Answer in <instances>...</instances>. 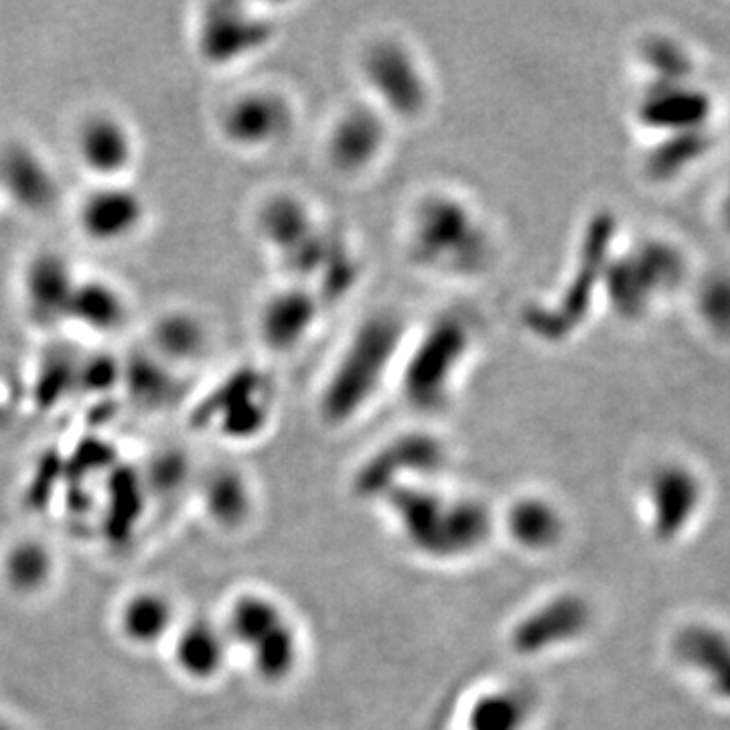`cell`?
I'll use <instances>...</instances> for the list:
<instances>
[{
	"label": "cell",
	"instance_id": "obj_1",
	"mask_svg": "<svg viewBox=\"0 0 730 730\" xmlns=\"http://www.w3.org/2000/svg\"><path fill=\"white\" fill-rule=\"evenodd\" d=\"M382 501L410 550L436 562L473 557L496 528L494 514L477 497L448 494L433 482L400 489Z\"/></svg>",
	"mask_w": 730,
	"mask_h": 730
},
{
	"label": "cell",
	"instance_id": "obj_2",
	"mask_svg": "<svg viewBox=\"0 0 730 730\" xmlns=\"http://www.w3.org/2000/svg\"><path fill=\"white\" fill-rule=\"evenodd\" d=\"M220 623L232 654L246 659L256 680L278 686L297 674L305 656V637L295 615L273 594H235Z\"/></svg>",
	"mask_w": 730,
	"mask_h": 730
},
{
	"label": "cell",
	"instance_id": "obj_3",
	"mask_svg": "<svg viewBox=\"0 0 730 730\" xmlns=\"http://www.w3.org/2000/svg\"><path fill=\"white\" fill-rule=\"evenodd\" d=\"M402 337L404 327L394 315H375L361 322L322 385V421L343 426L368 409L388 378L392 359L400 353Z\"/></svg>",
	"mask_w": 730,
	"mask_h": 730
},
{
	"label": "cell",
	"instance_id": "obj_4",
	"mask_svg": "<svg viewBox=\"0 0 730 730\" xmlns=\"http://www.w3.org/2000/svg\"><path fill=\"white\" fill-rule=\"evenodd\" d=\"M409 242L412 256L441 274L479 273L491 254L485 223L469 201L451 193L421 199L410 218Z\"/></svg>",
	"mask_w": 730,
	"mask_h": 730
},
{
	"label": "cell",
	"instance_id": "obj_5",
	"mask_svg": "<svg viewBox=\"0 0 730 730\" xmlns=\"http://www.w3.org/2000/svg\"><path fill=\"white\" fill-rule=\"evenodd\" d=\"M470 327L457 317L433 322L429 334L410 353L402 392L412 409L441 412L451 402L458 373L470 356Z\"/></svg>",
	"mask_w": 730,
	"mask_h": 730
},
{
	"label": "cell",
	"instance_id": "obj_6",
	"mask_svg": "<svg viewBox=\"0 0 730 730\" xmlns=\"http://www.w3.org/2000/svg\"><path fill=\"white\" fill-rule=\"evenodd\" d=\"M613 278L609 298L625 317H642L649 313L657 300L678 290L686 264L680 250L668 242L647 240L639 242L630 254H623L615 271L606 273Z\"/></svg>",
	"mask_w": 730,
	"mask_h": 730
},
{
	"label": "cell",
	"instance_id": "obj_7",
	"mask_svg": "<svg viewBox=\"0 0 730 730\" xmlns=\"http://www.w3.org/2000/svg\"><path fill=\"white\" fill-rule=\"evenodd\" d=\"M593 611L576 593H557L528 609L509 630L511 652L523 659L552 656L581 642L591 630Z\"/></svg>",
	"mask_w": 730,
	"mask_h": 730
},
{
	"label": "cell",
	"instance_id": "obj_8",
	"mask_svg": "<svg viewBox=\"0 0 730 730\" xmlns=\"http://www.w3.org/2000/svg\"><path fill=\"white\" fill-rule=\"evenodd\" d=\"M218 126L234 149L261 152L281 145L295 126V108L285 94L271 87H252L228 99Z\"/></svg>",
	"mask_w": 730,
	"mask_h": 730
},
{
	"label": "cell",
	"instance_id": "obj_9",
	"mask_svg": "<svg viewBox=\"0 0 730 730\" xmlns=\"http://www.w3.org/2000/svg\"><path fill=\"white\" fill-rule=\"evenodd\" d=\"M363 74L385 116L421 118L431 104V84L414 53L400 41H378L363 57Z\"/></svg>",
	"mask_w": 730,
	"mask_h": 730
},
{
	"label": "cell",
	"instance_id": "obj_10",
	"mask_svg": "<svg viewBox=\"0 0 730 730\" xmlns=\"http://www.w3.org/2000/svg\"><path fill=\"white\" fill-rule=\"evenodd\" d=\"M147 220V199L128 181L94 183L75 210L77 230L96 246L128 244L145 230Z\"/></svg>",
	"mask_w": 730,
	"mask_h": 730
},
{
	"label": "cell",
	"instance_id": "obj_11",
	"mask_svg": "<svg viewBox=\"0 0 730 730\" xmlns=\"http://www.w3.org/2000/svg\"><path fill=\"white\" fill-rule=\"evenodd\" d=\"M74 152L94 183L126 181L138 159V138L125 116L87 112L74 130Z\"/></svg>",
	"mask_w": 730,
	"mask_h": 730
},
{
	"label": "cell",
	"instance_id": "obj_12",
	"mask_svg": "<svg viewBox=\"0 0 730 730\" xmlns=\"http://www.w3.org/2000/svg\"><path fill=\"white\" fill-rule=\"evenodd\" d=\"M443 443L429 434H409L388 445L359 473L358 487L366 496L385 499L412 485L431 483L445 465Z\"/></svg>",
	"mask_w": 730,
	"mask_h": 730
},
{
	"label": "cell",
	"instance_id": "obj_13",
	"mask_svg": "<svg viewBox=\"0 0 730 730\" xmlns=\"http://www.w3.org/2000/svg\"><path fill=\"white\" fill-rule=\"evenodd\" d=\"M273 39L266 17L252 13L244 4H210L199 14L195 47L205 62L230 67L246 62Z\"/></svg>",
	"mask_w": 730,
	"mask_h": 730
},
{
	"label": "cell",
	"instance_id": "obj_14",
	"mask_svg": "<svg viewBox=\"0 0 730 730\" xmlns=\"http://www.w3.org/2000/svg\"><path fill=\"white\" fill-rule=\"evenodd\" d=\"M72 262L57 252H39L21 276V300L33 325L53 329L67 322L75 288L80 285Z\"/></svg>",
	"mask_w": 730,
	"mask_h": 730
},
{
	"label": "cell",
	"instance_id": "obj_15",
	"mask_svg": "<svg viewBox=\"0 0 730 730\" xmlns=\"http://www.w3.org/2000/svg\"><path fill=\"white\" fill-rule=\"evenodd\" d=\"M213 424L225 441H252L273 419V394L261 373L240 372L223 382L213 398Z\"/></svg>",
	"mask_w": 730,
	"mask_h": 730
},
{
	"label": "cell",
	"instance_id": "obj_16",
	"mask_svg": "<svg viewBox=\"0 0 730 730\" xmlns=\"http://www.w3.org/2000/svg\"><path fill=\"white\" fill-rule=\"evenodd\" d=\"M169 654L181 678L191 684H211L222 676L232 647L220 620L193 617L179 623L169 642Z\"/></svg>",
	"mask_w": 730,
	"mask_h": 730
},
{
	"label": "cell",
	"instance_id": "obj_17",
	"mask_svg": "<svg viewBox=\"0 0 730 730\" xmlns=\"http://www.w3.org/2000/svg\"><path fill=\"white\" fill-rule=\"evenodd\" d=\"M181 623L171 594L147 586L126 594L116 609V630L135 649H155L169 644Z\"/></svg>",
	"mask_w": 730,
	"mask_h": 730
},
{
	"label": "cell",
	"instance_id": "obj_18",
	"mask_svg": "<svg viewBox=\"0 0 730 730\" xmlns=\"http://www.w3.org/2000/svg\"><path fill=\"white\" fill-rule=\"evenodd\" d=\"M385 140L388 133L380 110L349 108L331 128L327 140L329 161L341 173H361L380 159Z\"/></svg>",
	"mask_w": 730,
	"mask_h": 730
},
{
	"label": "cell",
	"instance_id": "obj_19",
	"mask_svg": "<svg viewBox=\"0 0 730 730\" xmlns=\"http://www.w3.org/2000/svg\"><path fill=\"white\" fill-rule=\"evenodd\" d=\"M504 532L523 552L544 554L564 542L569 520L550 497L526 494L509 504L501 518Z\"/></svg>",
	"mask_w": 730,
	"mask_h": 730
},
{
	"label": "cell",
	"instance_id": "obj_20",
	"mask_svg": "<svg viewBox=\"0 0 730 730\" xmlns=\"http://www.w3.org/2000/svg\"><path fill=\"white\" fill-rule=\"evenodd\" d=\"M0 193L23 210L47 211L57 199V179L38 150L13 145L0 152Z\"/></svg>",
	"mask_w": 730,
	"mask_h": 730
},
{
	"label": "cell",
	"instance_id": "obj_21",
	"mask_svg": "<svg viewBox=\"0 0 730 730\" xmlns=\"http://www.w3.org/2000/svg\"><path fill=\"white\" fill-rule=\"evenodd\" d=\"M317 300L305 288H285L266 298L258 317L264 346L273 351H290L305 343L317 321Z\"/></svg>",
	"mask_w": 730,
	"mask_h": 730
},
{
	"label": "cell",
	"instance_id": "obj_22",
	"mask_svg": "<svg viewBox=\"0 0 730 730\" xmlns=\"http://www.w3.org/2000/svg\"><path fill=\"white\" fill-rule=\"evenodd\" d=\"M536 698L520 684H497L475 694L461 717L463 730H530Z\"/></svg>",
	"mask_w": 730,
	"mask_h": 730
},
{
	"label": "cell",
	"instance_id": "obj_23",
	"mask_svg": "<svg viewBox=\"0 0 730 730\" xmlns=\"http://www.w3.org/2000/svg\"><path fill=\"white\" fill-rule=\"evenodd\" d=\"M210 329L195 313L186 309L161 315L150 331V353L171 368L189 366L210 349Z\"/></svg>",
	"mask_w": 730,
	"mask_h": 730
},
{
	"label": "cell",
	"instance_id": "obj_24",
	"mask_svg": "<svg viewBox=\"0 0 730 730\" xmlns=\"http://www.w3.org/2000/svg\"><path fill=\"white\" fill-rule=\"evenodd\" d=\"M130 315V305L118 286L102 278H80L67 322H80L89 334H118Z\"/></svg>",
	"mask_w": 730,
	"mask_h": 730
},
{
	"label": "cell",
	"instance_id": "obj_25",
	"mask_svg": "<svg viewBox=\"0 0 730 730\" xmlns=\"http://www.w3.org/2000/svg\"><path fill=\"white\" fill-rule=\"evenodd\" d=\"M203 508L223 530L242 528L254 511V491L235 469H218L203 483Z\"/></svg>",
	"mask_w": 730,
	"mask_h": 730
},
{
	"label": "cell",
	"instance_id": "obj_26",
	"mask_svg": "<svg viewBox=\"0 0 730 730\" xmlns=\"http://www.w3.org/2000/svg\"><path fill=\"white\" fill-rule=\"evenodd\" d=\"M55 574L50 548L39 540H19L2 558V579L9 589L23 596L43 593Z\"/></svg>",
	"mask_w": 730,
	"mask_h": 730
},
{
	"label": "cell",
	"instance_id": "obj_27",
	"mask_svg": "<svg viewBox=\"0 0 730 730\" xmlns=\"http://www.w3.org/2000/svg\"><path fill=\"white\" fill-rule=\"evenodd\" d=\"M694 309L708 334L730 341V273L706 274L696 286Z\"/></svg>",
	"mask_w": 730,
	"mask_h": 730
},
{
	"label": "cell",
	"instance_id": "obj_28",
	"mask_svg": "<svg viewBox=\"0 0 730 730\" xmlns=\"http://www.w3.org/2000/svg\"><path fill=\"white\" fill-rule=\"evenodd\" d=\"M718 222L722 225V230L730 235V181L718 201Z\"/></svg>",
	"mask_w": 730,
	"mask_h": 730
}]
</instances>
